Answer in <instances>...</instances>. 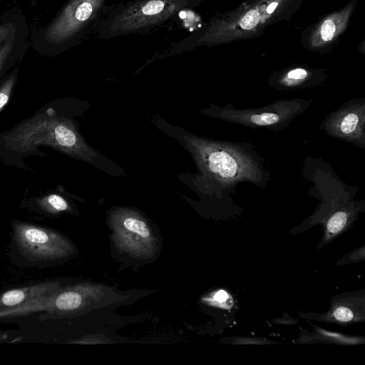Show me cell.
Segmentation results:
<instances>
[{
  "mask_svg": "<svg viewBox=\"0 0 365 365\" xmlns=\"http://www.w3.org/2000/svg\"><path fill=\"white\" fill-rule=\"evenodd\" d=\"M306 0H244L235 9L216 12L185 38L157 52L148 63L200 47L212 48L262 36L269 26L289 21Z\"/></svg>",
  "mask_w": 365,
  "mask_h": 365,
  "instance_id": "6da1fadb",
  "label": "cell"
},
{
  "mask_svg": "<svg viewBox=\"0 0 365 365\" xmlns=\"http://www.w3.org/2000/svg\"><path fill=\"white\" fill-rule=\"evenodd\" d=\"M6 148L18 153L50 146L72 158L92 162L96 153L70 119L56 114L52 108L19 125L5 136Z\"/></svg>",
  "mask_w": 365,
  "mask_h": 365,
  "instance_id": "7a4b0ae2",
  "label": "cell"
},
{
  "mask_svg": "<svg viewBox=\"0 0 365 365\" xmlns=\"http://www.w3.org/2000/svg\"><path fill=\"white\" fill-rule=\"evenodd\" d=\"M204 0H132L112 4L96 32L107 41L131 35L145 36L175 20L184 10L199 6Z\"/></svg>",
  "mask_w": 365,
  "mask_h": 365,
  "instance_id": "3957f363",
  "label": "cell"
},
{
  "mask_svg": "<svg viewBox=\"0 0 365 365\" xmlns=\"http://www.w3.org/2000/svg\"><path fill=\"white\" fill-rule=\"evenodd\" d=\"M108 0H68L46 29V42L63 51L86 41L112 7Z\"/></svg>",
  "mask_w": 365,
  "mask_h": 365,
  "instance_id": "277c9868",
  "label": "cell"
},
{
  "mask_svg": "<svg viewBox=\"0 0 365 365\" xmlns=\"http://www.w3.org/2000/svg\"><path fill=\"white\" fill-rule=\"evenodd\" d=\"M11 237L13 256L24 266L56 264L74 250L71 242L58 231L20 220L12 221Z\"/></svg>",
  "mask_w": 365,
  "mask_h": 365,
  "instance_id": "5b68a950",
  "label": "cell"
},
{
  "mask_svg": "<svg viewBox=\"0 0 365 365\" xmlns=\"http://www.w3.org/2000/svg\"><path fill=\"white\" fill-rule=\"evenodd\" d=\"M358 0H349L338 10L322 16L301 34L302 46L309 52L326 53L338 43L347 29Z\"/></svg>",
  "mask_w": 365,
  "mask_h": 365,
  "instance_id": "8992f818",
  "label": "cell"
},
{
  "mask_svg": "<svg viewBox=\"0 0 365 365\" xmlns=\"http://www.w3.org/2000/svg\"><path fill=\"white\" fill-rule=\"evenodd\" d=\"M185 141L203 174L219 180L239 175L238 160L220 144L187 134Z\"/></svg>",
  "mask_w": 365,
  "mask_h": 365,
  "instance_id": "52a82bcc",
  "label": "cell"
},
{
  "mask_svg": "<svg viewBox=\"0 0 365 365\" xmlns=\"http://www.w3.org/2000/svg\"><path fill=\"white\" fill-rule=\"evenodd\" d=\"M56 280L45 281L0 292V309L23 305L33 299L48 294L60 288Z\"/></svg>",
  "mask_w": 365,
  "mask_h": 365,
  "instance_id": "ba28073f",
  "label": "cell"
},
{
  "mask_svg": "<svg viewBox=\"0 0 365 365\" xmlns=\"http://www.w3.org/2000/svg\"><path fill=\"white\" fill-rule=\"evenodd\" d=\"M324 76V72L321 69L295 66L282 71L280 74H277V78L282 84L296 86L312 78H321Z\"/></svg>",
  "mask_w": 365,
  "mask_h": 365,
  "instance_id": "9c48e42d",
  "label": "cell"
},
{
  "mask_svg": "<svg viewBox=\"0 0 365 365\" xmlns=\"http://www.w3.org/2000/svg\"><path fill=\"white\" fill-rule=\"evenodd\" d=\"M36 205L46 214L56 215L69 211L71 207L68 202L61 195L50 194L37 199Z\"/></svg>",
  "mask_w": 365,
  "mask_h": 365,
  "instance_id": "30bf717a",
  "label": "cell"
},
{
  "mask_svg": "<svg viewBox=\"0 0 365 365\" xmlns=\"http://www.w3.org/2000/svg\"><path fill=\"white\" fill-rule=\"evenodd\" d=\"M16 31L5 41L0 47V72L9 62L15 48Z\"/></svg>",
  "mask_w": 365,
  "mask_h": 365,
  "instance_id": "8fae6325",
  "label": "cell"
},
{
  "mask_svg": "<svg viewBox=\"0 0 365 365\" xmlns=\"http://www.w3.org/2000/svg\"><path fill=\"white\" fill-rule=\"evenodd\" d=\"M248 120L255 125H268L277 123L280 120V115L273 112H262L250 115Z\"/></svg>",
  "mask_w": 365,
  "mask_h": 365,
  "instance_id": "7c38bea8",
  "label": "cell"
},
{
  "mask_svg": "<svg viewBox=\"0 0 365 365\" xmlns=\"http://www.w3.org/2000/svg\"><path fill=\"white\" fill-rule=\"evenodd\" d=\"M347 214L344 212H338L329 220L327 228L330 234H336L341 231L347 222Z\"/></svg>",
  "mask_w": 365,
  "mask_h": 365,
  "instance_id": "4fadbf2b",
  "label": "cell"
},
{
  "mask_svg": "<svg viewBox=\"0 0 365 365\" xmlns=\"http://www.w3.org/2000/svg\"><path fill=\"white\" fill-rule=\"evenodd\" d=\"M16 81L14 74L6 79L0 88V112L8 103Z\"/></svg>",
  "mask_w": 365,
  "mask_h": 365,
  "instance_id": "5bb4252c",
  "label": "cell"
},
{
  "mask_svg": "<svg viewBox=\"0 0 365 365\" xmlns=\"http://www.w3.org/2000/svg\"><path fill=\"white\" fill-rule=\"evenodd\" d=\"M359 123V116L354 113L346 114L340 123L341 131L346 135L355 131Z\"/></svg>",
  "mask_w": 365,
  "mask_h": 365,
  "instance_id": "9a60e30c",
  "label": "cell"
},
{
  "mask_svg": "<svg viewBox=\"0 0 365 365\" xmlns=\"http://www.w3.org/2000/svg\"><path fill=\"white\" fill-rule=\"evenodd\" d=\"M334 316L338 321L347 322L353 319V312L348 307H339L334 312Z\"/></svg>",
  "mask_w": 365,
  "mask_h": 365,
  "instance_id": "2e32d148",
  "label": "cell"
},
{
  "mask_svg": "<svg viewBox=\"0 0 365 365\" xmlns=\"http://www.w3.org/2000/svg\"><path fill=\"white\" fill-rule=\"evenodd\" d=\"M16 31L13 22H6L0 24V47L3 43Z\"/></svg>",
  "mask_w": 365,
  "mask_h": 365,
  "instance_id": "e0dca14e",
  "label": "cell"
},
{
  "mask_svg": "<svg viewBox=\"0 0 365 365\" xmlns=\"http://www.w3.org/2000/svg\"><path fill=\"white\" fill-rule=\"evenodd\" d=\"M227 298L228 294L224 290L217 292L215 295V300L220 302H225Z\"/></svg>",
  "mask_w": 365,
  "mask_h": 365,
  "instance_id": "ac0fdd59",
  "label": "cell"
},
{
  "mask_svg": "<svg viewBox=\"0 0 365 365\" xmlns=\"http://www.w3.org/2000/svg\"><path fill=\"white\" fill-rule=\"evenodd\" d=\"M365 41L363 40L361 43L359 45L358 51L359 53L364 54L365 51Z\"/></svg>",
  "mask_w": 365,
  "mask_h": 365,
  "instance_id": "d6986e66",
  "label": "cell"
},
{
  "mask_svg": "<svg viewBox=\"0 0 365 365\" xmlns=\"http://www.w3.org/2000/svg\"><path fill=\"white\" fill-rule=\"evenodd\" d=\"M3 339V335L0 332V341H1V339Z\"/></svg>",
  "mask_w": 365,
  "mask_h": 365,
  "instance_id": "ffe728a7",
  "label": "cell"
}]
</instances>
